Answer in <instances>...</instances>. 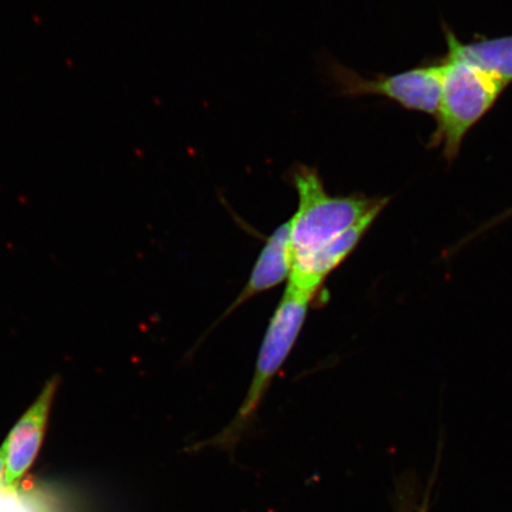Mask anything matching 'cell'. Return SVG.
Listing matches in <instances>:
<instances>
[{"instance_id": "cell-1", "label": "cell", "mask_w": 512, "mask_h": 512, "mask_svg": "<svg viewBox=\"0 0 512 512\" xmlns=\"http://www.w3.org/2000/svg\"><path fill=\"white\" fill-rule=\"evenodd\" d=\"M298 195L291 222L293 258L328 245L354 227L371 210L388 204L389 197L332 196L315 166L294 164L286 175Z\"/></svg>"}, {"instance_id": "cell-2", "label": "cell", "mask_w": 512, "mask_h": 512, "mask_svg": "<svg viewBox=\"0 0 512 512\" xmlns=\"http://www.w3.org/2000/svg\"><path fill=\"white\" fill-rule=\"evenodd\" d=\"M313 298L315 297L287 285L284 296L268 324L246 399L230 425L213 440H210L209 445L228 450L239 443L242 434L247 431L248 426L254 420L274 376L283 367L296 345Z\"/></svg>"}, {"instance_id": "cell-3", "label": "cell", "mask_w": 512, "mask_h": 512, "mask_svg": "<svg viewBox=\"0 0 512 512\" xmlns=\"http://www.w3.org/2000/svg\"><path fill=\"white\" fill-rule=\"evenodd\" d=\"M441 64L443 82L431 145L443 147L444 157L452 162L466 134L491 110L505 87L482 70L451 57L446 56Z\"/></svg>"}, {"instance_id": "cell-4", "label": "cell", "mask_w": 512, "mask_h": 512, "mask_svg": "<svg viewBox=\"0 0 512 512\" xmlns=\"http://www.w3.org/2000/svg\"><path fill=\"white\" fill-rule=\"evenodd\" d=\"M326 78L343 98L383 96L406 110L435 114L443 82V64L414 68L395 75H375L368 79L332 57L324 60Z\"/></svg>"}, {"instance_id": "cell-5", "label": "cell", "mask_w": 512, "mask_h": 512, "mask_svg": "<svg viewBox=\"0 0 512 512\" xmlns=\"http://www.w3.org/2000/svg\"><path fill=\"white\" fill-rule=\"evenodd\" d=\"M59 383L60 380L53 377L44 384L40 395L12 428L3 445L6 458L3 484L8 490L16 488L40 451Z\"/></svg>"}, {"instance_id": "cell-6", "label": "cell", "mask_w": 512, "mask_h": 512, "mask_svg": "<svg viewBox=\"0 0 512 512\" xmlns=\"http://www.w3.org/2000/svg\"><path fill=\"white\" fill-rule=\"evenodd\" d=\"M387 204L376 207L370 213L358 221L354 227L338 236L337 239L328 245L317 249V251L296 256L293 258V266L288 285L298 288L310 296L315 297L324 284L326 278L341 266L348 256L361 242L363 236L373 226L377 217L382 213Z\"/></svg>"}, {"instance_id": "cell-7", "label": "cell", "mask_w": 512, "mask_h": 512, "mask_svg": "<svg viewBox=\"0 0 512 512\" xmlns=\"http://www.w3.org/2000/svg\"><path fill=\"white\" fill-rule=\"evenodd\" d=\"M292 266L291 222L287 221L268 236L265 246L255 262L251 277L224 317L248 302L249 299L284 283L286 278H290Z\"/></svg>"}, {"instance_id": "cell-8", "label": "cell", "mask_w": 512, "mask_h": 512, "mask_svg": "<svg viewBox=\"0 0 512 512\" xmlns=\"http://www.w3.org/2000/svg\"><path fill=\"white\" fill-rule=\"evenodd\" d=\"M445 37L447 57L482 70L504 87L512 82V36L483 38L464 44L452 30L445 28Z\"/></svg>"}, {"instance_id": "cell-9", "label": "cell", "mask_w": 512, "mask_h": 512, "mask_svg": "<svg viewBox=\"0 0 512 512\" xmlns=\"http://www.w3.org/2000/svg\"><path fill=\"white\" fill-rule=\"evenodd\" d=\"M510 217H512V208L508 209L507 211H504L503 214L495 217V219H492L490 222L486 223L485 226L480 228L477 233L471 235L469 240L475 239V236L484 233L485 230L494 228L495 226H497L498 223H502L503 221L510 219ZM466 241L467 239L464 240L463 243H465Z\"/></svg>"}, {"instance_id": "cell-10", "label": "cell", "mask_w": 512, "mask_h": 512, "mask_svg": "<svg viewBox=\"0 0 512 512\" xmlns=\"http://www.w3.org/2000/svg\"><path fill=\"white\" fill-rule=\"evenodd\" d=\"M5 467H6V458H5V451L4 448H0V478L4 476L5 473Z\"/></svg>"}, {"instance_id": "cell-11", "label": "cell", "mask_w": 512, "mask_h": 512, "mask_svg": "<svg viewBox=\"0 0 512 512\" xmlns=\"http://www.w3.org/2000/svg\"><path fill=\"white\" fill-rule=\"evenodd\" d=\"M401 512H411V511L408 510V511H401ZM422 512H425V511H422Z\"/></svg>"}]
</instances>
